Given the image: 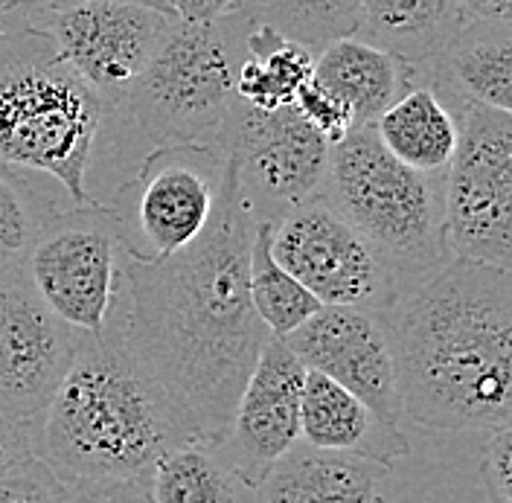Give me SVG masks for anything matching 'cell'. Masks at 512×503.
Returning a JSON list of instances; mask_svg holds the SVG:
<instances>
[{"instance_id": "6da1fadb", "label": "cell", "mask_w": 512, "mask_h": 503, "mask_svg": "<svg viewBox=\"0 0 512 503\" xmlns=\"http://www.w3.org/2000/svg\"><path fill=\"white\" fill-rule=\"evenodd\" d=\"M254 224L236 169L224 160L216 213L190 248L152 265L123 262L114 320L187 442L224 440L271 338L248 294Z\"/></svg>"}, {"instance_id": "7a4b0ae2", "label": "cell", "mask_w": 512, "mask_h": 503, "mask_svg": "<svg viewBox=\"0 0 512 503\" xmlns=\"http://www.w3.org/2000/svg\"><path fill=\"white\" fill-rule=\"evenodd\" d=\"M402 416L431 431L512 419L510 271L448 259L387 312Z\"/></svg>"}, {"instance_id": "3957f363", "label": "cell", "mask_w": 512, "mask_h": 503, "mask_svg": "<svg viewBox=\"0 0 512 503\" xmlns=\"http://www.w3.org/2000/svg\"><path fill=\"white\" fill-rule=\"evenodd\" d=\"M30 451L64 486L146 483L160 457L190 445L126 352L117 320L85 338L30 425Z\"/></svg>"}, {"instance_id": "277c9868", "label": "cell", "mask_w": 512, "mask_h": 503, "mask_svg": "<svg viewBox=\"0 0 512 503\" xmlns=\"http://www.w3.org/2000/svg\"><path fill=\"white\" fill-rule=\"evenodd\" d=\"M102 131L99 96L35 30L0 44V166L56 178L73 207L96 204L88 172Z\"/></svg>"}, {"instance_id": "5b68a950", "label": "cell", "mask_w": 512, "mask_h": 503, "mask_svg": "<svg viewBox=\"0 0 512 503\" xmlns=\"http://www.w3.org/2000/svg\"><path fill=\"white\" fill-rule=\"evenodd\" d=\"M446 178L396 163L373 126H355L329 149L320 198L370 242L408 294L448 262L443 239Z\"/></svg>"}, {"instance_id": "8992f818", "label": "cell", "mask_w": 512, "mask_h": 503, "mask_svg": "<svg viewBox=\"0 0 512 503\" xmlns=\"http://www.w3.org/2000/svg\"><path fill=\"white\" fill-rule=\"evenodd\" d=\"M236 64L239 30L233 15L219 24L172 21L131 91L102 114V128L111 123L134 128V134L152 149H216L227 111L236 99Z\"/></svg>"}, {"instance_id": "52a82bcc", "label": "cell", "mask_w": 512, "mask_h": 503, "mask_svg": "<svg viewBox=\"0 0 512 503\" xmlns=\"http://www.w3.org/2000/svg\"><path fill=\"white\" fill-rule=\"evenodd\" d=\"M457 120V152L443 187L448 259L495 271L512 265V114L437 94Z\"/></svg>"}, {"instance_id": "ba28073f", "label": "cell", "mask_w": 512, "mask_h": 503, "mask_svg": "<svg viewBox=\"0 0 512 503\" xmlns=\"http://www.w3.org/2000/svg\"><path fill=\"white\" fill-rule=\"evenodd\" d=\"M123 262L117 221L96 201L53 213L21 268L50 315L85 338H99L120 303Z\"/></svg>"}, {"instance_id": "9c48e42d", "label": "cell", "mask_w": 512, "mask_h": 503, "mask_svg": "<svg viewBox=\"0 0 512 503\" xmlns=\"http://www.w3.org/2000/svg\"><path fill=\"white\" fill-rule=\"evenodd\" d=\"M224 181V158L204 146H163L140 160L137 175L111 195L123 256L163 262L207 230Z\"/></svg>"}, {"instance_id": "30bf717a", "label": "cell", "mask_w": 512, "mask_h": 503, "mask_svg": "<svg viewBox=\"0 0 512 503\" xmlns=\"http://www.w3.org/2000/svg\"><path fill=\"white\" fill-rule=\"evenodd\" d=\"M169 24L160 3L128 0H41L30 12V30L99 96L102 114L140 79Z\"/></svg>"}, {"instance_id": "8fae6325", "label": "cell", "mask_w": 512, "mask_h": 503, "mask_svg": "<svg viewBox=\"0 0 512 503\" xmlns=\"http://www.w3.org/2000/svg\"><path fill=\"white\" fill-rule=\"evenodd\" d=\"M271 253L326 309L387 315L408 297L390 265L320 195L271 227Z\"/></svg>"}, {"instance_id": "7c38bea8", "label": "cell", "mask_w": 512, "mask_h": 503, "mask_svg": "<svg viewBox=\"0 0 512 503\" xmlns=\"http://www.w3.org/2000/svg\"><path fill=\"white\" fill-rule=\"evenodd\" d=\"M213 152L233 163L239 192L256 224L271 227L318 198L329 163V146L294 105L256 111L239 99L227 111Z\"/></svg>"}, {"instance_id": "4fadbf2b", "label": "cell", "mask_w": 512, "mask_h": 503, "mask_svg": "<svg viewBox=\"0 0 512 503\" xmlns=\"http://www.w3.org/2000/svg\"><path fill=\"white\" fill-rule=\"evenodd\" d=\"M79 341L47 312L21 265L0 271V413L30 425L62 384Z\"/></svg>"}, {"instance_id": "5bb4252c", "label": "cell", "mask_w": 512, "mask_h": 503, "mask_svg": "<svg viewBox=\"0 0 512 503\" xmlns=\"http://www.w3.org/2000/svg\"><path fill=\"white\" fill-rule=\"evenodd\" d=\"M291 355L364 402L384 425L399 428L402 399L387 315L358 309H320L286 338Z\"/></svg>"}, {"instance_id": "9a60e30c", "label": "cell", "mask_w": 512, "mask_h": 503, "mask_svg": "<svg viewBox=\"0 0 512 503\" xmlns=\"http://www.w3.org/2000/svg\"><path fill=\"white\" fill-rule=\"evenodd\" d=\"M306 367L291 355L286 341L268 338L248 378L230 428L213 445L230 472L248 486H259L271 466L300 442V399Z\"/></svg>"}, {"instance_id": "2e32d148", "label": "cell", "mask_w": 512, "mask_h": 503, "mask_svg": "<svg viewBox=\"0 0 512 503\" xmlns=\"http://www.w3.org/2000/svg\"><path fill=\"white\" fill-rule=\"evenodd\" d=\"M414 85L512 114V3L472 0V21L437 62L411 70Z\"/></svg>"}, {"instance_id": "e0dca14e", "label": "cell", "mask_w": 512, "mask_h": 503, "mask_svg": "<svg viewBox=\"0 0 512 503\" xmlns=\"http://www.w3.org/2000/svg\"><path fill=\"white\" fill-rule=\"evenodd\" d=\"M300 442L318 451L361 457L390 469L411 451L402 428H390L344 387L306 370L300 399Z\"/></svg>"}, {"instance_id": "ac0fdd59", "label": "cell", "mask_w": 512, "mask_h": 503, "mask_svg": "<svg viewBox=\"0 0 512 503\" xmlns=\"http://www.w3.org/2000/svg\"><path fill=\"white\" fill-rule=\"evenodd\" d=\"M472 21V0H364L352 38L408 70L437 62Z\"/></svg>"}, {"instance_id": "d6986e66", "label": "cell", "mask_w": 512, "mask_h": 503, "mask_svg": "<svg viewBox=\"0 0 512 503\" xmlns=\"http://www.w3.org/2000/svg\"><path fill=\"white\" fill-rule=\"evenodd\" d=\"M390 469L297 442L256 486V503H379Z\"/></svg>"}, {"instance_id": "ffe728a7", "label": "cell", "mask_w": 512, "mask_h": 503, "mask_svg": "<svg viewBox=\"0 0 512 503\" xmlns=\"http://www.w3.org/2000/svg\"><path fill=\"white\" fill-rule=\"evenodd\" d=\"M315 82L350 108L355 126H376L384 111L414 88V76L405 64L358 38H344L320 50Z\"/></svg>"}, {"instance_id": "44dd1931", "label": "cell", "mask_w": 512, "mask_h": 503, "mask_svg": "<svg viewBox=\"0 0 512 503\" xmlns=\"http://www.w3.org/2000/svg\"><path fill=\"white\" fill-rule=\"evenodd\" d=\"M239 30V64L233 73V96L256 111L291 108L306 82L315 76V56L268 27L248 18L245 3L233 15Z\"/></svg>"}, {"instance_id": "7402d4cb", "label": "cell", "mask_w": 512, "mask_h": 503, "mask_svg": "<svg viewBox=\"0 0 512 503\" xmlns=\"http://www.w3.org/2000/svg\"><path fill=\"white\" fill-rule=\"evenodd\" d=\"M373 131L396 163L428 178H446L457 152V120L431 88L414 85L384 111Z\"/></svg>"}, {"instance_id": "603a6c76", "label": "cell", "mask_w": 512, "mask_h": 503, "mask_svg": "<svg viewBox=\"0 0 512 503\" xmlns=\"http://www.w3.org/2000/svg\"><path fill=\"white\" fill-rule=\"evenodd\" d=\"M149 503H256V489L230 472L213 445L190 442L160 457L146 480Z\"/></svg>"}, {"instance_id": "cb8c5ba5", "label": "cell", "mask_w": 512, "mask_h": 503, "mask_svg": "<svg viewBox=\"0 0 512 503\" xmlns=\"http://www.w3.org/2000/svg\"><path fill=\"white\" fill-rule=\"evenodd\" d=\"M248 294L259 323L271 338L286 341L309 317L323 309L318 300L286 274L271 253V224H254L248 253Z\"/></svg>"}, {"instance_id": "d4e9b609", "label": "cell", "mask_w": 512, "mask_h": 503, "mask_svg": "<svg viewBox=\"0 0 512 503\" xmlns=\"http://www.w3.org/2000/svg\"><path fill=\"white\" fill-rule=\"evenodd\" d=\"M248 18L277 32L291 44L318 56L335 41L352 38L361 21L355 0H318V3H245Z\"/></svg>"}, {"instance_id": "484cf974", "label": "cell", "mask_w": 512, "mask_h": 503, "mask_svg": "<svg viewBox=\"0 0 512 503\" xmlns=\"http://www.w3.org/2000/svg\"><path fill=\"white\" fill-rule=\"evenodd\" d=\"M53 210V198L24 178V172L0 166V271L15 268L30 253L38 230Z\"/></svg>"}, {"instance_id": "4316f807", "label": "cell", "mask_w": 512, "mask_h": 503, "mask_svg": "<svg viewBox=\"0 0 512 503\" xmlns=\"http://www.w3.org/2000/svg\"><path fill=\"white\" fill-rule=\"evenodd\" d=\"M294 108H297V114L309 123V128L318 134L329 149L338 146V143L350 134L352 128H355L350 108H347L338 96L332 94V91H326L323 85H318L315 76H312V82H306L303 91L297 94Z\"/></svg>"}, {"instance_id": "83f0119b", "label": "cell", "mask_w": 512, "mask_h": 503, "mask_svg": "<svg viewBox=\"0 0 512 503\" xmlns=\"http://www.w3.org/2000/svg\"><path fill=\"white\" fill-rule=\"evenodd\" d=\"M64 498L67 486L32 454L0 474V503H64Z\"/></svg>"}, {"instance_id": "f1b7e54d", "label": "cell", "mask_w": 512, "mask_h": 503, "mask_svg": "<svg viewBox=\"0 0 512 503\" xmlns=\"http://www.w3.org/2000/svg\"><path fill=\"white\" fill-rule=\"evenodd\" d=\"M480 480L495 503H512V425L489 431L480 460Z\"/></svg>"}, {"instance_id": "f546056e", "label": "cell", "mask_w": 512, "mask_h": 503, "mask_svg": "<svg viewBox=\"0 0 512 503\" xmlns=\"http://www.w3.org/2000/svg\"><path fill=\"white\" fill-rule=\"evenodd\" d=\"M160 6L172 21L181 24H219L242 9V0H169Z\"/></svg>"}, {"instance_id": "4dcf8cb0", "label": "cell", "mask_w": 512, "mask_h": 503, "mask_svg": "<svg viewBox=\"0 0 512 503\" xmlns=\"http://www.w3.org/2000/svg\"><path fill=\"white\" fill-rule=\"evenodd\" d=\"M64 503H149L146 483H82L67 486Z\"/></svg>"}, {"instance_id": "1f68e13d", "label": "cell", "mask_w": 512, "mask_h": 503, "mask_svg": "<svg viewBox=\"0 0 512 503\" xmlns=\"http://www.w3.org/2000/svg\"><path fill=\"white\" fill-rule=\"evenodd\" d=\"M30 454V428L0 413V474Z\"/></svg>"}, {"instance_id": "d6a6232c", "label": "cell", "mask_w": 512, "mask_h": 503, "mask_svg": "<svg viewBox=\"0 0 512 503\" xmlns=\"http://www.w3.org/2000/svg\"><path fill=\"white\" fill-rule=\"evenodd\" d=\"M30 12L32 3L24 0H0V32L12 35L30 27Z\"/></svg>"}, {"instance_id": "836d02e7", "label": "cell", "mask_w": 512, "mask_h": 503, "mask_svg": "<svg viewBox=\"0 0 512 503\" xmlns=\"http://www.w3.org/2000/svg\"><path fill=\"white\" fill-rule=\"evenodd\" d=\"M3 38H6V35H3V32H0V44H3Z\"/></svg>"}]
</instances>
